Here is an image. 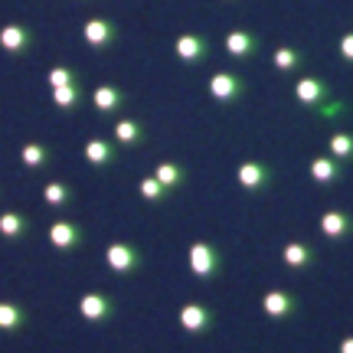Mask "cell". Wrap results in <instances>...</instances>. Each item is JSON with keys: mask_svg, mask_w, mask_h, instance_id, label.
I'll list each match as a JSON object with an SVG mask.
<instances>
[{"mask_svg": "<svg viewBox=\"0 0 353 353\" xmlns=\"http://www.w3.org/2000/svg\"><path fill=\"white\" fill-rule=\"evenodd\" d=\"M294 99H298V105H304L307 112L314 114L317 108H324V105L334 99V92H330V85L324 82V79L301 76L298 82H294Z\"/></svg>", "mask_w": 353, "mask_h": 353, "instance_id": "1", "label": "cell"}, {"mask_svg": "<svg viewBox=\"0 0 353 353\" xmlns=\"http://www.w3.org/2000/svg\"><path fill=\"white\" fill-rule=\"evenodd\" d=\"M210 95L216 101H223V105H236V101L245 99V92H249V82L236 72H213L210 76Z\"/></svg>", "mask_w": 353, "mask_h": 353, "instance_id": "2", "label": "cell"}, {"mask_svg": "<svg viewBox=\"0 0 353 353\" xmlns=\"http://www.w3.org/2000/svg\"><path fill=\"white\" fill-rule=\"evenodd\" d=\"M190 268H193V275L203 278V281H210V278L219 275V268H223V255L216 245L210 242H196L193 249H190Z\"/></svg>", "mask_w": 353, "mask_h": 353, "instance_id": "3", "label": "cell"}, {"mask_svg": "<svg viewBox=\"0 0 353 353\" xmlns=\"http://www.w3.org/2000/svg\"><path fill=\"white\" fill-rule=\"evenodd\" d=\"M82 39H85L92 50H108L118 43V23L108 17H92L82 26Z\"/></svg>", "mask_w": 353, "mask_h": 353, "instance_id": "4", "label": "cell"}, {"mask_svg": "<svg viewBox=\"0 0 353 353\" xmlns=\"http://www.w3.org/2000/svg\"><path fill=\"white\" fill-rule=\"evenodd\" d=\"M174 52L183 65H200L210 56V39L203 33H180L174 43Z\"/></svg>", "mask_w": 353, "mask_h": 353, "instance_id": "5", "label": "cell"}, {"mask_svg": "<svg viewBox=\"0 0 353 353\" xmlns=\"http://www.w3.org/2000/svg\"><path fill=\"white\" fill-rule=\"evenodd\" d=\"M236 176H239V183L249 190V193H265V190H272V183H275L272 164H262V161H245Z\"/></svg>", "mask_w": 353, "mask_h": 353, "instance_id": "6", "label": "cell"}, {"mask_svg": "<svg viewBox=\"0 0 353 353\" xmlns=\"http://www.w3.org/2000/svg\"><path fill=\"white\" fill-rule=\"evenodd\" d=\"M105 262L112 265L118 275H134L141 265H144V255H141L134 245L114 242V245H108V252H105Z\"/></svg>", "mask_w": 353, "mask_h": 353, "instance_id": "7", "label": "cell"}, {"mask_svg": "<svg viewBox=\"0 0 353 353\" xmlns=\"http://www.w3.org/2000/svg\"><path fill=\"white\" fill-rule=\"evenodd\" d=\"M216 324V314L206 307V304H183L180 307V327L187 334H206V330Z\"/></svg>", "mask_w": 353, "mask_h": 353, "instance_id": "8", "label": "cell"}, {"mask_svg": "<svg viewBox=\"0 0 353 353\" xmlns=\"http://www.w3.org/2000/svg\"><path fill=\"white\" fill-rule=\"evenodd\" d=\"M262 307L268 317L285 321V317H294L301 311V301H298V294H291V291H268L262 298Z\"/></svg>", "mask_w": 353, "mask_h": 353, "instance_id": "9", "label": "cell"}, {"mask_svg": "<svg viewBox=\"0 0 353 353\" xmlns=\"http://www.w3.org/2000/svg\"><path fill=\"white\" fill-rule=\"evenodd\" d=\"M50 242L59 252H76L79 245L85 242V232H82L72 219H59V223H52V229H50Z\"/></svg>", "mask_w": 353, "mask_h": 353, "instance_id": "10", "label": "cell"}, {"mask_svg": "<svg viewBox=\"0 0 353 353\" xmlns=\"http://www.w3.org/2000/svg\"><path fill=\"white\" fill-rule=\"evenodd\" d=\"M321 232L334 242L350 239L353 236V213H347V210H327V213L321 216Z\"/></svg>", "mask_w": 353, "mask_h": 353, "instance_id": "11", "label": "cell"}, {"mask_svg": "<svg viewBox=\"0 0 353 353\" xmlns=\"http://www.w3.org/2000/svg\"><path fill=\"white\" fill-rule=\"evenodd\" d=\"M259 50H262V39L255 37L252 30H232V33H226V52L232 59H252Z\"/></svg>", "mask_w": 353, "mask_h": 353, "instance_id": "12", "label": "cell"}, {"mask_svg": "<svg viewBox=\"0 0 353 353\" xmlns=\"http://www.w3.org/2000/svg\"><path fill=\"white\" fill-rule=\"evenodd\" d=\"M33 30L23 23H7L3 30H0V50L7 52H26L30 46H33Z\"/></svg>", "mask_w": 353, "mask_h": 353, "instance_id": "13", "label": "cell"}, {"mask_svg": "<svg viewBox=\"0 0 353 353\" xmlns=\"http://www.w3.org/2000/svg\"><path fill=\"white\" fill-rule=\"evenodd\" d=\"M79 311H82V317H88V321H95V324H101V321H108V317H114V301L108 298V294H85L82 301H79Z\"/></svg>", "mask_w": 353, "mask_h": 353, "instance_id": "14", "label": "cell"}, {"mask_svg": "<svg viewBox=\"0 0 353 353\" xmlns=\"http://www.w3.org/2000/svg\"><path fill=\"white\" fill-rule=\"evenodd\" d=\"M272 65H275L278 72H285V76H294V72H301L304 65H307V52L298 50V46H278L272 52Z\"/></svg>", "mask_w": 353, "mask_h": 353, "instance_id": "15", "label": "cell"}, {"mask_svg": "<svg viewBox=\"0 0 353 353\" xmlns=\"http://www.w3.org/2000/svg\"><path fill=\"white\" fill-rule=\"evenodd\" d=\"M311 176L317 183H341L347 176V164L337 161V157H314L311 161Z\"/></svg>", "mask_w": 353, "mask_h": 353, "instance_id": "16", "label": "cell"}, {"mask_svg": "<svg viewBox=\"0 0 353 353\" xmlns=\"http://www.w3.org/2000/svg\"><path fill=\"white\" fill-rule=\"evenodd\" d=\"M85 161L92 167L105 170V167H112L114 161H118V148H114V144H108V141H101V138L88 141V144H85Z\"/></svg>", "mask_w": 353, "mask_h": 353, "instance_id": "17", "label": "cell"}, {"mask_svg": "<svg viewBox=\"0 0 353 353\" xmlns=\"http://www.w3.org/2000/svg\"><path fill=\"white\" fill-rule=\"evenodd\" d=\"M125 92L118 85H99L95 92H92V101H95V108H99L101 114H114L121 105H125Z\"/></svg>", "mask_w": 353, "mask_h": 353, "instance_id": "18", "label": "cell"}, {"mask_svg": "<svg viewBox=\"0 0 353 353\" xmlns=\"http://www.w3.org/2000/svg\"><path fill=\"white\" fill-rule=\"evenodd\" d=\"M317 262V249H311L307 242H288L285 245V265L288 268H311V265Z\"/></svg>", "mask_w": 353, "mask_h": 353, "instance_id": "19", "label": "cell"}, {"mask_svg": "<svg viewBox=\"0 0 353 353\" xmlns=\"http://www.w3.org/2000/svg\"><path fill=\"white\" fill-rule=\"evenodd\" d=\"M114 141H118L121 148H138L141 141H144V125L134 121V118H121V121L114 125Z\"/></svg>", "mask_w": 353, "mask_h": 353, "instance_id": "20", "label": "cell"}, {"mask_svg": "<svg viewBox=\"0 0 353 353\" xmlns=\"http://www.w3.org/2000/svg\"><path fill=\"white\" fill-rule=\"evenodd\" d=\"M82 99H85V88L79 85V82H72V85H63V88H52V101L59 105V108H76V105H82Z\"/></svg>", "mask_w": 353, "mask_h": 353, "instance_id": "21", "label": "cell"}, {"mask_svg": "<svg viewBox=\"0 0 353 353\" xmlns=\"http://www.w3.org/2000/svg\"><path fill=\"white\" fill-rule=\"evenodd\" d=\"M327 144H330V157H337V161H343V164H350L353 161V134H347V131H334Z\"/></svg>", "mask_w": 353, "mask_h": 353, "instance_id": "22", "label": "cell"}, {"mask_svg": "<svg viewBox=\"0 0 353 353\" xmlns=\"http://www.w3.org/2000/svg\"><path fill=\"white\" fill-rule=\"evenodd\" d=\"M26 321V311L13 301H0V330H20Z\"/></svg>", "mask_w": 353, "mask_h": 353, "instance_id": "23", "label": "cell"}, {"mask_svg": "<svg viewBox=\"0 0 353 353\" xmlns=\"http://www.w3.org/2000/svg\"><path fill=\"white\" fill-rule=\"evenodd\" d=\"M154 176H157V180H161V183H164V187L174 193V190L180 187L183 180H187V170H183L180 164H161L157 170H154Z\"/></svg>", "mask_w": 353, "mask_h": 353, "instance_id": "24", "label": "cell"}, {"mask_svg": "<svg viewBox=\"0 0 353 353\" xmlns=\"http://www.w3.org/2000/svg\"><path fill=\"white\" fill-rule=\"evenodd\" d=\"M26 229H30V219L20 213H3L0 216V232L3 236H10V239H17V236H23Z\"/></svg>", "mask_w": 353, "mask_h": 353, "instance_id": "25", "label": "cell"}, {"mask_svg": "<svg viewBox=\"0 0 353 353\" xmlns=\"http://www.w3.org/2000/svg\"><path fill=\"white\" fill-rule=\"evenodd\" d=\"M141 196L148 203H164L167 196H170V190H167L157 176H148V180H141Z\"/></svg>", "mask_w": 353, "mask_h": 353, "instance_id": "26", "label": "cell"}, {"mask_svg": "<svg viewBox=\"0 0 353 353\" xmlns=\"http://www.w3.org/2000/svg\"><path fill=\"white\" fill-rule=\"evenodd\" d=\"M20 161H23L30 170H33V167H43L50 161V148H46V144H26L23 151H20Z\"/></svg>", "mask_w": 353, "mask_h": 353, "instance_id": "27", "label": "cell"}, {"mask_svg": "<svg viewBox=\"0 0 353 353\" xmlns=\"http://www.w3.org/2000/svg\"><path fill=\"white\" fill-rule=\"evenodd\" d=\"M46 82H50V88L72 85V82H79V72L72 69V65H56V69H50V76H46Z\"/></svg>", "mask_w": 353, "mask_h": 353, "instance_id": "28", "label": "cell"}, {"mask_svg": "<svg viewBox=\"0 0 353 353\" xmlns=\"http://www.w3.org/2000/svg\"><path fill=\"white\" fill-rule=\"evenodd\" d=\"M43 196H46V203H50V206H65V203H69V196H72V190L65 187V183H46Z\"/></svg>", "mask_w": 353, "mask_h": 353, "instance_id": "29", "label": "cell"}, {"mask_svg": "<svg viewBox=\"0 0 353 353\" xmlns=\"http://www.w3.org/2000/svg\"><path fill=\"white\" fill-rule=\"evenodd\" d=\"M337 56H341L347 65H353V33H343L337 39Z\"/></svg>", "mask_w": 353, "mask_h": 353, "instance_id": "30", "label": "cell"}, {"mask_svg": "<svg viewBox=\"0 0 353 353\" xmlns=\"http://www.w3.org/2000/svg\"><path fill=\"white\" fill-rule=\"evenodd\" d=\"M337 353H353V337H343L341 347H337Z\"/></svg>", "mask_w": 353, "mask_h": 353, "instance_id": "31", "label": "cell"}]
</instances>
